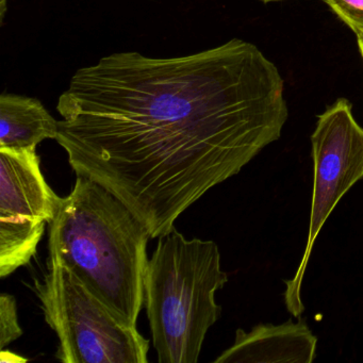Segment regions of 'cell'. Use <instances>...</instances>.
<instances>
[{
  "label": "cell",
  "mask_w": 363,
  "mask_h": 363,
  "mask_svg": "<svg viewBox=\"0 0 363 363\" xmlns=\"http://www.w3.org/2000/svg\"><path fill=\"white\" fill-rule=\"evenodd\" d=\"M277 67L248 42L176 58L116 52L82 67L59 97L57 142L152 239L277 141L288 120Z\"/></svg>",
  "instance_id": "obj_1"
},
{
  "label": "cell",
  "mask_w": 363,
  "mask_h": 363,
  "mask_svg": "<svg viewBox=\"0 0 363 363\" xmlns=\"http://www.w3.org/2000/svg\"><path fill=\"white\" fill-rule=\"evenodd\" d=\"M48 260L69 269L127 325L145 303L146 225L105 186L77 176L48 225Z\"/></svg>",
  "instance_id": "obj_2"
},
{
  "label": "cell",
  "mask_w": 363,
  "mask_h": 363,
  "mask_svg": "<svg viewBox=\"0 0 363 363\" xmlns=\"http://www.w3.org/2000/svg\"><path fill=\"white\" fill-rule=\"evenodd\" d=\"M228 282L213 241L172 229L148 260L145 307L160 363H196L206 335L222 315L216 301Z\"/></svg>",
  "instance_id": "obj_3"
},
{
  "label": "cell",
  "mask_w": 363,
  "mask_h": 363,
  "mask_svg": "<svg viewBox=\"0 0 363 363\" xmlns=\"http://www.w3.org/2000/svg\"><path fill=\"white\" fill-rule=\"evenodd\" d=\"M35 281L46 322L57 333L65 363H147L150 341L116 316L67 267L48 260Z\"/></svg>",
  "instance_id": "obj_4"
},
{
  "label": "cell",
  "mask_w": 363,
  "mask_h": 363,
  "mask_svg": "<svg viewBox=\"0 0 363 363\" xmlns=\"http://www.w3.org/2000/svg\"><path fill=\"white\" fill-rule=\"evenodd\" d=\"M311 144L314 175L309 233L294 277L284 281L286 309L297 318L305 310L301 284L316 238L342 197L363 179V128L347 99H337L318 116Z\"/></svg>",
  "instance_id": "obj_5"
},
{
  "label": "cell",
  "mask_w": 363,
  "mask_h": 363,
  "mask_svg": "<svg viewBox=\"0 0 363 363\" xmlns=\"http://www.w3.org/2000/svg\"><path fill=\"white\" fill-rule=\"evenodd\" d=\"M61 199L35 150L0 148V277L30 262Z\"/></svg>",
  "instance_id": "obj_6"
},
{
  "label": "cell",
  "mask_w": 363,
  "mask_h": 363,
  "mask_svg": "<svg viewBox=\"0 0 363 363\" xmlns=\"http://www.w3.org/2000/svg\"><path fill=\"white\" fill-rule=\"evenodd\" d=\"M318 337L305 320L279 325L260 324L250 331L238 329L235 343L216 359V363H311Z\"/></svg>",
  "instance_id": "obj_7"
},
{
  "label": "cell",
  "mask_w": 363,
  "mask_h": 363,
  "mask_svg": "<svg viewBox=\"0 0 363 363\" xmlns=\"http://www.w3.org/2000/svg\"><path fill=\"white\" fill-rule=\"evenodd\" d=\"M59 122L33 97L0 96V148L37 150L44 140H57Z\"/></svg>",
  "instance_id": "obj_8"
},
{
  "label": "cell",
  "mask_w": 363,
  "mask_h": 363,
  "mask_svg": "<svg viewBox=\"0 0 363 363\" xmlns=\"http://www.w3.org/2000/svg\"><path fill=\"white\" fill-rule=\"evenodd\" d=\"M22 335L16 298L13 295H0V347L5 350Z\"/></svg>",
  "instance_id": "obj_9"
},
{
  "label": "cell",
  "mask_w": 363,
  "mask_h": 363,
  "mask_svg": "<svg viewBox=\"0 0 363 363\" xmlns=\"http://www.w3.org/2000/svg\"><path fill=\"white\" fill-rule=\"evenodd\" d=\"M335 14L356 33L363 37V0H325Z\"/></svg>",
  "instance_id": "obj_10"
},
{
  "label": "cell",
  "mask_w": 363,
  "mask_h": 363,
  "mask_svg": "<svg viewBox=\"0 0 363 363\" xmlns=\"http://www.w3.org/2000/svg\"><path fill=\"white\" fill-rule=\"evenodd\" d=\"M1 361L3 362H18V361H27V359L20 358L13 352H6L5 350H1Z\"/></svg>",
  "instance_id": "obj_11"
},
{
  "label": "cell",
  "mask_w": 363,
  "mask_h": 363,
  "mask_svg": "<svg viewBox=\"0 0 363 363\" xmlns=\"http://www.w3.org/2000/svg\"><path fill=\"white\" fill-rule=\"evenodd\" d=\"M7 3L8 0H0V20L1 22L4 21V18H5L6 10H7Z\"/></svg>",
  "instance_id": "obj_12"
},
{
  "label": "cell",
  "mask_w": 363,
  "mask_h": 363,
  "mask_svg": "<svg viewBox=\"0 0 363 363\" xmlns=\"http://www.w3.org/2000/svg\"><path fill=\"white\" fill-rule=\"evenodd\" d=\"M358 45L360 48L361 56L363 58V37H358Z\"/></svg>",
  "instance_id": "obj_13"
},
{
  "label": "cell",
  "mask_w": 363,
  "mask_h": 363,
  "mask_svg": "<svg viewBox=\"0 0 363 363\" xmlns=\"http://www.w3.org/2000/svg\"><path fill=\"white\" fill-rule=\"evenodd\" d=\"M263 3H271V1H280V0H261Z\"/></svg>",
  "instance_id": "obj_14"
}]
</instances>
